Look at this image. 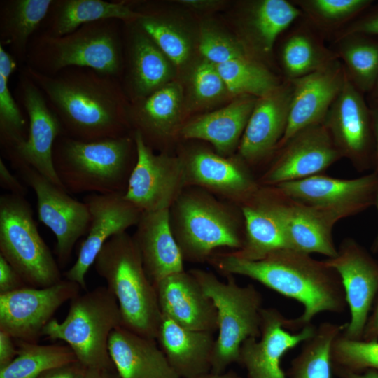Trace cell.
I'll return each mask as SVG.
<instances>
[{
	"label": "cell",
	"mask_w": 378,
	"mask_h": 378,
	"mask_svg": "<svg viewBox=\"0 0 378 378\" xmlns=\"http://www.w3.org/2000/svg\"><path fill=\"white\" fill-rule=\"evenodd\" d=\"M156 341L181 378H197L211 372L213 332L190 330L162 316Z\"/></svg>",
	"instance_id": "obj_28"
},
{
	"label": "cell",
	"mask_w": 378,
	"mask_h": 378,
	"mask_svg": "<svg viewBox=\"0 0 378 378\" xmlns=\"http://www.w3.org/2000/svg\"><path fill=\"white\" fill-rule=\"evenodd\" d=\"M217 311L218 337L211 358V372L222 373L239 363L240 348L249 338H259L262 298L251 284L238 285L232 276L227 281L212 272L200 269L189 271Z\"/></svg>",
	"instance_id": "obj_8"
},
{
	"label": "cell",
	"mask_w": 378,
	"mask_h": 378,
	"mask_svg": "<svg viewBox=\"0 0 378 378\" xmlns=\"http://www.w3.org/2000/svg\"><path fill=\"white\" fill-rule=\"evenodd\" d=\"M346 75V70L335 59L312 74L289 80L292 97L288 123L276 149L299 131L323 122L342 89Z\"/></svg>",
	"instance_id": "obj_22"
},
{
	"label": "cell",
	"mask_w": 378,
	"mask_h": 378,
	"mask_svg": "<svg viewBox=\"0 0 378 378\" xmlns=\"http://www.w3.org/2000/svg\"><path fill=\"white\" fill-rule=\"evenodd\" d=\"M0 255L34 288L62 280L59 265L41 237L30 204L11 193L0 197Z\"/></svg>",
	"instance_id": "obj_9"
},
{
	"label": "cell",
	"mask_w": 378,
	"mask_h": 378,
	"mask_svg": "<svg viewBox=\"0 0 378 378\" xmlns=\"http://www.w3.org/2000/svg\"><path fill=\"white\" fill-rule=\"evenodd\" d=\"M127 70L123 90L134 102L169 83L174 76L173 64L160 50L136 20L126 22Z\"/></svg>",
	"instance_id": "obj_25"
},
{
	"label": "cell",
	"mask_w": 378,
	"mask_h": 378,
	"mask_svg": "<svg viewBox=\"0 0 378 378\" xmlns=\"http://www.w3.org/2000/svg\"><path fill=\"white\" fill-rule=\"evenodd\" d=\"M122 22L102 20L61 36L37 31L29 42L25 66L48 76L69 67H85L119 79L123 70Z\"/></svg>",
	"instance_id": "obj_5"
},
{
	"label": "cell",
	"mask_w": 378,
	"mask_h": 378,
	"mask_svg": "<svg viewBox=\"0 0 378 378\" xmlns=\"http://www.w3.org/2000/svg\"><path fill=\"white\" fill-rule=\"evenodd\" d=\"M17 62V60L10 52L0 45V75L9 79L11 74L16 69Z\"/></svg>",
	"instance_id": "obj_52"
},
{
	"label": "cell",
	"mask_w": 378,
	"mask_h": 378,
	"mask_svg": "<svg viewBox=\"0 0 378 378\" xmlns=\"http://www.w3.org/2000/svg\"><path fill=\"white\" fill-rule=\"evenodd\" d=\"M15 340L8 334L0 330V369L10 364L18 354Z\"/></svg>",
	"instance_id": "obj_50"
},
{
	"label": "cell",
	"mask_w": 378,
	"mask_h": 378,
	"mask_svg": "<svg viewBox=\"0 0 378 378\" xmlns=\"http://www.w3.org/2000/svg\"><path fill=\"white\" fill-rule=\"evenodd\" d=\"M189 88L192 100L198 105L212 104L229 93L217 66L204 58L193 66Z\"/></svg>",
	"instance_id": "obj_44"
},
{
	"label": "cell",
	"mask_w": 378,
	"mask_h": 378,
	"mask_svg": "<svg viewBox=\"0 0 378 378\" xmlns=\"http://www.w3.org/2000/svg\"><path fill=\"white\" fill-rule=\"evenodd\" d=\"M351 35L378 36V6L354 22L339 35V39Z\"/></svg>",
	"instance_id": "obj_46"
},
{
	"label": "cell",
	"mask_w": 378,
	"mask_h": 378,
	"mask_svg": "<svg viewBox=\"0 0 378 378\" xmlns=\"http://www.w3.org/2000/svg\"><path fill=\"white\" fill-rule=\"evenodd\" d=\"M323 124L342 158H348L357 170L365 171L374 165L372 112L347 74Z\"/></svg>",
	"instance_id": "obj_16"
},
{
	"label": "cell",
	"mask_w": 378,
	"mask_h": 378,
	"mask_svg": "<svg viewBox=\"0 0 378 378\" xmlns=\"http://www.w3.org/2000/svg\"><path fill=\"white\" fill-rule=\"evenodd\" d=\"M22 71L45 95L64 134L95 141L130 134V106L118 78L85 67L66 68L53 76L26 66Z\"/></svg>",
	"instance_id": "obj_1"
},
{
	"label": "cell",
	"mask_w": 378,
	"mask_h": 378,
	"mask_svg": "<svg viewBox=\"0 0 378 378\" xmlns=\"http://www.w3.org/2000/svg\"><path fill=\"white\" fill-rule=\"evenodd\" d=\"M208 262L225 276L251 278L302 304L304 311L300 316L286 320L285 327L290 331L312 324L322 312L341 314L347 307L338 274L324 260H315L309 254L284 248L251 260L232 251L214 253Z\"/></svg>",
	"instance_id": "obj_2"
},
{
	"label": "cell",
	"mask_w": 378,
	"mask_h": 378,
	"mask_svg": "<svg viewBox=\"0 0 378 378\" xmlns=\"http://www.w3.org/2000/svg\"><path fill=\"white\" fill-rule=\"evenodd\" d=\"M52 158L67 192L125 193L136 148L132 132L95 141L62 134L55 142Z\"/></svg>",
	"instance_id": "obj_3"
},
{
	"label": "cell",
	"mask_w": 378,
	"mask_h": 378,
	"mask_svg": "<svg viewBox=\"0 0 378 378\" xmlns=\"http://www.w3.org/2000/svg\"><path fill=\"white\" fill-rule=\"evenodd\" d=\"M183 102L181 85L170 82L150 95L132 102L128 111L132 132H138L154 149L178 127Z\"/></svg>",
	"instance_id": "obj_29"
},
{
	"label": "cell",
	"mask_w": 378,
	"mask_h": 378,
	"mask_svg": "<svg viewBox=\"0 0 378 378\" xmlns=\"http://www.w3.org/2000/svg\"><path fill=\"white\" fill-rule=\"evenodd\" d=\"M25 286L27 285L20 274L0 255V294L10 293Z\"/></svg>",
	"instance_id": "obj_47"
},
{
	"label": "cell",
	"mask_w": 378,
	"mask_h": 378,
	"mask_svg": "<svg viewBox=\"0 0 378 378\" xmlns=\"http://www.w3.org/2000/svg\"><path fill=\"white\" fill-rule=\"evenodd\" d=\"M314 21L325 25L340 24L363 12L370 0H303L297 1Z\"/></svg>",
	"instance_id": "obj_45"
},
{
	"label": "cell",
	"mask_w": 378,
	"mask_h": 378,
	"mask_svg": "<svg viewBox=\"0 0 378 378\" xmlns=\"http://www.w3.org/2000/svg\"><path fill=\"white\" fill-rule=\"evenodd\" d=\"M179 157L186 187L200 188L238 205L260 187L250 166L239 156H223L209 149L195 148Z\"/></svg>",
	"instance_id": "obj_17"
},
{
	"label": "cell",
	"mask_w": 378,
	"mask_h": 378,
	"mask_svg": "<svg viewBox=\"0 0 378 378\" xmlns=\"http://www.w3.org/2000/svg\"><path fill=\"white\" fill-rule=\"evenodd\" d=\"M374 205L376 206V207L377 209V211H378V188H377V194H376ZM372 251L374 253L378 251V232H377V236H376V237H375V239L374 240V242L372 243Z\"/></svg>",
	"instance_id": "obj_58"
},
{
	"label": "cell",
	"mask_w": 378,
	"mask_h": 378,
	"mask_svg": "<svg viewBox=\"0 0 378 378\" xmlns=\"http://www.w3.org/2000/svg\"><path fill=\"white\" fill-rule=\"evenodd\" d=\"M83 202L90 212L89 229L77 260L64 276L86 290L85 276L104 245L112 237L136 225L142 212L124 197V193H93L86 195Z\"/></svg>",
	"instance_id": "obj_18"
},
{
	"label": "cell",
	"mask_w": 378,
	"mask_h": 378,
	"mask_svg": "<svg viewBox=\"0 0 378 378\" xmlns=\"http://www.w3.org/2000/svg\"><path fill=\"white\" fill-rule=\"evenodd\" d=\"M137 20L145 32L175 66L184 65L190 59L192 43L179 27L162 16L152 13H141Z\"/></svg>",
	"instance_id": "obj_40"
},
{
	"label": "cell",
	"mask_w": 378,
	"mask_h": 378,
	"mask_svg": "<svg viewBox=\"0 0 378 378\" xmlns=\"http://www.w3.org/2000/svg\"><path fill=\"white\" fill-rule=\"evenodd\" d=\"M153 286L162 316L190 330H218L216 309L190 272L171 274Z\"/></svg>",
	"instance_id": "obj_24"
},
{
	"label": "cell",
	"mask_w": 378,
	"mask_h": 378,
	"mask_svg": "<svg viewBox=\"0 0 378 378\" xmlns=\"http://www.w3.org/2000/svg\"><path fill=\"white\" fill-rule=\"evenodd\" d=\"M122 326L118 301L106 286H99L70 300L65 318H52L42 336L62 340L88 368L115 369L108 351L113 330Z\"/></svg>",
	"instance_id": "obj_7"
},
{
	"label": "cell",
	"mask_w": 378,
	"mask_h": 378,
	"mask_svg": "<svg viewBox=\"0 0 378 378\" xmlns=\"http://www.w3.org/2000/svg\"><path fill=\"white\" fill-rule=\"evenodd\" d=\"M198 48L204 59L216 65L248 57L241 42L216 27L207 24L200 29Z\"/></svg>",
	"instance_id": "obj_43"
},
{
	"label": "cell",
	"mask_w": 378,
	"mask_h": 378,
	"mask_svg": "<svg viewBox=\"0 0 378 378\" xmlns=\"http://www.w3.org/2000/svg\"><path fill=\"white\" fill-rule=\"evenodd\" d=\"M372 92H373L374 94L377 96V97L378 98V78L377 80L374 88Z\"/></svg>",
	"instance_id": "obj_59"
},
{
	"label": "cell",
	"mask_w": 378,
	"mask_h": 378,
	"mask_svg": "<svg viewBox=\"0 0 378 378\" xmlns=\"http://www.w3.org/2000/svg\"><path fill=\"white\" fill-rule=\"evenodd\" d=\"M344 325L323 322L314 334L302 344L300 353L292 360L288 378H332V346Z\"/></svg>",
	"instance_id": "obj_35"
},
{
	"label": "cell",
	"mask_w": 378,
	"mask_h": 378,
	"mask_svg": "<svg viewBox=\"0 0 378 378\" xmlns=\"http://www.w3.org/2000/svg\"><path fill=\"white\" fill-rule=\"evenodd\" d=\"M142 16V13L122 1L53 0L38 32L61 36L90 22L111 18L128 22L136 20Z\"/></svg>",
	"instance_id": "obj_32"
},
{
	"label": "cell",
	"mask_w": 378,
	"mask_h": 378,
	"mask_svg": "<svg viewBox=\"0 0 378 378\" xmlns=\"http://www.w3.org/2000/svg\"><path fill=\"white\" fill-rule=\"evenodd\" d=\"M286 318L275 308H262L260 335L249 338L241 346L239 364L248 378H288L281 359L290 350L310 338L316 327L308 325L293 332L285 327Z\"/></svg>",
	"instance_id": "obj_21"
},
{
	"label": "cell",
	"mask_w": 378,
	"mask_h": 378,
	"mask_svg": "<svg viewBox=\"0 0 378 378\" xmlns=\"http://www.w3.org/2000/svg\"><path fill=\"white\" fill-rule=\"evenodd\" d=\"M331 354L333 373L378 372V340H351L341 332L332 343Z\"/></svg>",
	"instance_id": "obj_41"
},
{
	"label": "cell",
	"mask_w": 378,
	"mask_h": 378,
	"mask_svg": "<svg viewBox=\"0 0 378 378\" xmlns=\"http://www.w3.org/2000/svg\"><path fill=\"white\" fill-rule=\"evenodd\" d=\"M335 374L340 378H378V372L374 370H367L361 373L337 372Z\"/></svg>",
	"instance_id": "obj_56"
},
{
	"label": "cell",
	"mask_w": 378,
	"mask_h": 378,
	"mask_svg": "<svg viewBox=\"0 0 378 378\" xmlns=\"http://www.w3.org/2000/svg\"><path fill=\"white\" fill-rule=\"evenodd\" d=\"M300 15V9L286 0H261L254 3L247 17V29L260 51H272L278 36Z\"/></svg>",
	"instance_id": "obj_34"
},
{
	"label": "cell",
	"mask_w": 378,
	"mask_h": 378,
	"mask_svg": "<svg viewBox=\"0 0 378 378\" xmlns=\"http://www.w3.org/2000/svg\"><path fill=\"white\" fill-rule=\"evenodd\" d=\"M280 150L260 178V186H274L321 174L342 158L323 123L299 131Z\"/></svg>",
	"instance_id": "obj_19"
},
{
	"label": "cell",
	"mask_w": 378,
	"mask_h": 378,
	"mask_svg": "<svg viewBox=\"0 0 378 378\" xmlns=\"http://www.w3.org/2000/svg\"><path fill=\"white\" fill-rule=\"evenodd\" d=\"M272 187L289 200L328 211L342 219L374 205L378 174L373 172L351 179L318 174Z\"/></svg>",
	"instance_id": "obj_14"
},
{
	"label": "cell",
	"mask_w": 378,
	"mask_h": 378,
	"mask_svg": "<svg viewBox=\"0 0 378 378\" xmlns=\"http://www.w3.org/2000/svg\"><path fill=\"white\" fill-rule=\"evenodd\" d=\"M229 94L234 96L263 97L280 85L265 66L248 57L216 65Z\"/></svg>",
	"instance_id": "obj_37"
},
{
	"label": "cell",
	"mask_w": 378,
	"mask_h": 378,
	"mask_svg": "<svg viewBox=\"0 0 378 378\" xmlns=\"http://www.w3.org/2000/svg\"><path fill=\"white\" fill-rule=\"evenodd\" d=\"M94 265L118 301L122 326L156 340L162 316L133 237L127 232L112 237Z\"/></svg>",
	"instance_id": "obj_6"
},
{
	"label": "cell",
	"mask_w": 378,
	"mask_h": 378,
	"mask_svg": "<svg viewBox=\"0 0 378 378\" xmlns=\"http://www.w3.org/2000/svg\"><path fill=\"white\" fill-rule=\"evenodd\" d=\"M179 2L187 7L199 10L210 9L219 4L218 1L212 0H183Z\"/></svg>",
	"instance_id": "obj_55"
},
{
	"label": "cell",
	"mask_w": 378,
	"mask_h": 378,
	"mask_svg": "<svg viewBox=\"0 0 378 378\" xmlns=\"http://www.w3.org/2000/svg\"><path fill=\"white\" fill-rule=\"evenodd\" d=\"M88 368L79 361L50 369L36 378H84Z\"/></svg>",
	"instance_id": "obj_48"
},
{
	"label": "cell",
	"mask_w": 378,
	"mask_h": 378,
	"mask_svg": "<svg viewBox=\"0 0 378 378\" xmlns=\"http://www.w3.org/2000/svg\"><path fill=\"white\" fill-rule=\"evenodd\" d=\"M170 227L184 261H208L219 248L243 245L244 223L238 204L197 187H186L169 208Z\"/></svg>",
	"instance_id": "obj_4"
},
{
	"label": "cell",
	"mask_w": 378,
	"mask_h": 378,
	"mask_svg": "<svg viewBox=\"0 0 378 378\" xmlns=\"http://www.w3.org/2000/svg\"><path fill=\"white\" fill-rule=\"evenodd\" d=\"M335 59V55L303 34L291 36L281 51L282 65L289 80L312 74Z\"/></svg>",
	"instance_id": "obj_39"
},
{
	"label": "cell",
	"mask_w": 378,
	"mask_h": 378,
	"mask_svg": "<svg viewBox=\"0 0 378 378\" xmlns=\"http://www.w3.org/2000/svg\"><path fill=\"white\" fill-rule=\"evenodd\" d=\"M197 378H240L236 372L230 370L222 373L209 372Z\"/></svg>",
	"instance_id": "obj_57"
},
{
	"label": "cell",
	"mask_w": 378,
	"mask_h": 378,
	"mask_svg": "<svg viewBox=\"0 0 378 378\" xmlns=\"http://www.w3.org/2000/svg\"><path fill=\"white\" fill-rule=\"evenodd\" d=\"M9 79L0 75V144L6 156L26 140V120L8 87Z\"/></svg>",
	"instance_id": "obj_42"
},
{
	"label": "cell",
	"mask_w": 378,
	"mask_h": 378,
	"mask_svg": "<svg viewBox=\"0 0 378 378\" xmlns=\"http://www.w3.org/2000/svg\"><path fill=\"white\" fill-rule=\"evenodd\" d=\"M18 89L29 118L28 134L26 140L6 158L17 170L31 167L64 189L56 173L52 158L55 142L64 134L61 122L41 89L22 70Z\"/></svg>",
	"instance_id": "obj_10"
},
{
	"label": "cell",
	"mask_w": 378,
	"mask_h": 378,
	"mask_svg": "<svg viewBox=\"0 0 378 378\" xmlns=\"http://www.w3.org/2000/svg\"><path fill=\"white\" fill-rule=\"evenodd\" d=\"M15 342L18 354L10 364L0 369V378H36L50 369L78 361L68 345Z\"/></svg>",
	"instance_id": "obj_36"
},
{
	"label": "cell",
	"mask_w": 378,
	"mask_h": 378,
	"mask_svg": "<svg viewBox=\"0 0 378 378\" xmlns=\"http://www.w3.org/2000/svg\"><path fill=\"white\" fill-rule=\"evenodd\" d=\"M324 261L338 274L350 312V320L344 325L342 333L349 339L360 340L378 298V262L349 237L340 243L335 257Z\"/></svg>",
	"instance_id": "obj_13"
},
{
	"label": "cell",
	"mask_w": 378,
	"mask_h": 378,
	"mask_svg": "<svg viewBox=\"0 0 378 378\" xmlns=\"http://www.w3.org/2000/svg\"><path fill=\"white\" fill-rule=\"evenodd\" d=\"M84 378H120L115 369L88 368Z\"/></svg>",
	"instance_id": "obj_54"
},
{
	"label": "cell",
	"mask_w": 378,
	"mask_h": 378,
	"mask_svg": "<svg viewBox=\"0 0 378 378\" xmlns=\"http://www.w3.org/2000/svg\"><path fill=\"white\" fill-rule=\"evenodd\" d=\"M132 236L144 269L154 285L184 271V260L169 223V209L144 211Z\"/></svg>",
	"instance_id": "obj_26"
},
{
	"label": "cell",
	"mask_w": 378,
	"mask_h": 378,
	"mask_svg": "<svg viewBox=\"0 0 378 378\" xmlns=\"http://www.w3.org/2000/svg\"><path fill=\"white\" fill-rule=\"evenodd\" d=\"M362 340L367 341L378 340V298L368 317Z\"/></svg>",
	"instance_id": "obj_51"
},
{
	"label": "cell",
	"mask_w": 378,
	"mask_h": 378,
	"mask_svg": "<svg viewBox=\"0 0 378 378\" xmlns=\"http://www.w3.org/2000/svg\"><path fill=\"white\" fill-rule=\"evenodd\" d=\"M374 142V172L378 174V104L371 109Z\"/></svg>",
	"instance_id": "obj_53"
},
{
	"label": "cell",
	"mask_w": 378,
	"mask_h": 378,
	"mask_svg": "<svg viewBox=\"0 0 378 378\" xmlns=\"http://www.w3.org/2000/svg\"><path fill=\"white\" fill-rule=\"evenodd\" d=\"M80 289L65 279L48 287L27 286L0 294V330L16 340L37 342L56 311Z\"/></svg>",
	"instance_id": "obj_12"
},
{
	"label": "cell",
	"mask_w": 378,
	"mask_h": 378,
	"mask_svg": "<svg viewBox=\"0 0 378 378\" xmlns=\"http://www.w3.org/2000/svg\"><path fill=\"white\" fill-rule=\"evenodd\" d=\"M244 223L242 247L233 251L247 260L262 259L288 248L286 235L287 199L272 186H260L239 204Z\"/></svg>",
	"instance_id": "obj_20"
},
{
	"label": "cell",
	"mask_w": 378,
	"mask_h": 378,
	"mask_svg": "<svg viewBox=\"0 0 378 378\" xmlns=\"http://www.w3.org/2000/svg\"><path fill=\"white\" fill-rule=\"evenodd\" d=\"M0 185L10 193L25 197L27 190L24 186L9 171L2 158H0Z\"/></svg>",
	"instance_id": "obj_49"
},
{
	"label": "cell",
	"mask_w": 378,
	"mask_h": 378,
	"mask_svg": "<svg viewBox=\"0 0 378 378\" xmlns=\"http://www.w3.org/2000/svg\"><path fill=\"white\" fill-rule=\"evenodd\" d=\"M18 171L35 192L38 219L55 235L59 263L64 265L77 241L87 234L90 222L88 208L83 201L71 197L32 167Z\"/></svg>",
	"instance_id": "obj_15"
},
{
	"label": "cell",
	"mask_w": 378,
	"mask_h": 378,
	"mask_svg": "<svg viewBox=\"0 0 378 378\" xmlns=\"http://www.w3.org/2000/svg\"><path fill=\"white\" fill-rule=\"evenodd\" d=\"M341 40L344 42L339 54L348 76L360 92H372L378 78V41L365 35H351Z\"/></svg>",
	"instance_id": "obj_38"
},
{
	"label": "cell",
	"mask_w": 378,
	"mask_h": 378,
	"mask_svg": "<svg viewBox=\"0 0 378 378\" xmlns=\"http://www.w3.org/2000/svg\"><path fill=\"white\" fill-rule=\"evenodd\" d=\"M136 161L129 177L124 197L144 211L169 209L186 188L179 156L156 154L138 132H132Z\"/></svg>",
	"instance_id": "obj_11"
},
{
	"label": "cell",
	"mask_w": 378,
	"mask_h": 378,
	"mask_svg": "<svg viewBox=\"0 0 378 378\" xmlns=\"http://www.w3.org/2000/svg\"><path fill=\"white\" fill-rule=\"evenodd\" d=\"M286 199L288 248L309 255L319 253L328 258L335 257L337 248L332 230L340 219L328 211Z\"/></svg>",
	"instance_id": "obj_31"
},
{
	"label": "cell",
	"mask_w": 378,
	"mask_h": 378,
	"mask_svg": "<svg viewBox=\"0 0 378 378\" xmlns=\"http://www.w3.org/2000/svg\"><path fill=\"white\" fill-rule=\"evenodd\" d=\"M291 97L289 80L257 99L237 148L238 156L249 166L277 148L287 127Z\"/></svg>",
	"instance_id": "obj_23"
},
{
	"label": "cell",
	"mask_w": 378,
	"mask_h": 378,
	"mask_svg": "<svg viewBox=\"0 0 378 378\" xmlns=\"http://www.w3.org/2000/svg\"><path fill=\"white\" fill-rule=\"evenodd\" d=\"M108 351L120 378H181L155 340L122 326L111 333Z\"/></svg>",
	"instance_id": "obj_27"
},
{
	"label": "cell",
	"mask_w": 378,
	"mask_h": 378,
	"mask_svg": "<svg viewBox=\"0 0 378 378\" xmlns=\"http://www.w3.org/2000/svg\"><path fill=\"white\" fill-rule=\"evenodd\" d=\"M53 0H4L0 3V45L17 62H25L31 38L39 30Z\"/></svg>",
	"instance_id": "obj_33"
},
{
	"label": "cell",
	"mask_w": 378,
	"mask_h": 378,
	"mask_svg": "<svg viewBox=\"0 0 378 378\" xmlns=\"http://www.w3.org/2000/svg\"><path fill=\"white\" fill-rule=\"evenodd\" d=\"M257 99L241 96L219 110L188 122L179 134L185 139L208 141L217 153L230 156L239 147Z\"/></svg>",
	"instance_id": "obj_30"
}]
</instances>
